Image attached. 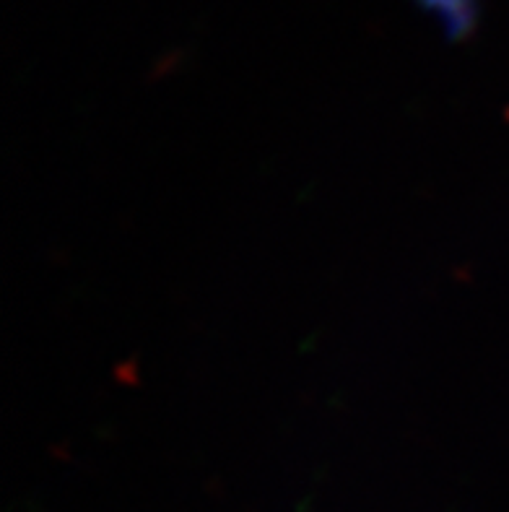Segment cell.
<instances>
[{"label": "cell", "instance_id": "1", "mask_svg": "<svg viewBox=\"0 0 509 512\" xmlns=\"http://www.w3.org/2000/svg\"><path fill=\"white\" fill-rule=\"evenodd\" d=\"M424 11L437 13L445 29L447 42H465L476 29L478 3L476 0H416Z\"/></svg>", "mask_w": 509, "mask_h": 512}]
</instances>
